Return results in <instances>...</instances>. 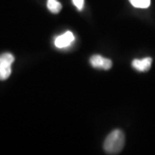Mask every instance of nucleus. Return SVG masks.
I'll use <instances>...</instances> for the list:
<instances>
[{"label": "nucleus", "instance_id": "7", "mask_svg": "<svg viewBox=\"0 0 155 155\" xmlns=\"http://www.w3.org/2000/svg\"><path fill=\"white\" fill-rule=\"evenodd\" d=\"M129 2L134 7L140 9L148 8L151 4V0H129Z\"/></svg>", "mask_w": 155, "mask_h": 155}, {"label": "nucleus", "instance_id": "8", "mask_svg": "<svg viewBox=\"0 0 155 155\" xmlns=\"http://www.w3.org/2000/svg\"><path fill=\"white\" fill-rule=\"evenodd\" d=\"M73 5L77 8L78 11H82L84 5V0H72Z\"/></svg>", "mask_w": 155, "mask_h": 155}, {"label": "nucleus", "instance_id": "4", "mask_svg": "<svg viewBox=\"0 0 155 155\" xmlns=\"http://www.w3.org/2000/svg\"><path fill=\"white\" fill-rule=\"evenodd\" d=\"M90 63L94 68H100L103 70H109L112 67V61L99 54H95L90 59Z\"/></svg>", "mask_w": 155, "mask_h": 155}, {"label": "nucleus", "instance_id": "2", "mask_svg": "<svg viewBox=\"0 0 155 155\" xmlns=\"http://www.w3.org/2000/svg\"><path fill=\"white\" fill-rule=\"evenodd\" d=\"M15 61V57L10 53L0 54V80L4 81L11 76V66Z\"/></svg>", "mask_w": 155, "mask_h": 155}, {"label": "nucleus", "instance_id": "6", "mask_svg": "<svg viewBox=\"0 0 155 155\" xmlns=\"http://www.w3.org/2000/svg\"><path fill=\"white\" fill-rule=\"evenodd\" d=\"M47 7L52 13L57 14L61 11V4L58 2V0H48L47 2Z\"/></svg>", "mask_w": 155, "mask_h": 155}, {"label": "nucleus", "instance_id": "5", "mask_svg": "<svg viewBox=\"0 0 155 155\" xmlns=\"http://www.w3.org/2000/svg\"><path fill=\"white\" fill-rule=\"evenodd\" d=\"M152 62H153V60L150 57H146L141 60L135 59L132 61V66L135 70H137L139 72H147L151 68Z\"/></svg>", "mask_w": 155, "mask_h": 155}, {"label": "nucleus", "instance_id": "3", "mask_svg": "<svg viewBox=\"0 0 155 155\" xmlns=\"http://www.w3.org/2000/svg\"><path fill=\"white\" fill-rule=\"evenodd\" d=\"M75 36L71 31H67L66 33L62 34L57 36L54 40V45L58 48H66L70 47L74 42Z\"/></svg>", "mask_w": 155, "mask_h": 155}, {"label": "nucleus", "instance_id": "1", "mask_svg": "<svg viewBox=\"0 0 155 155\" xmlns=\"http://www.w3.org/2000/svg\"><path fill=\"white\" fill-rule=\"evenodd\" d=\"M124 143L125 136L123 132L120 129H115L105 139L104 149L108 154H118L123 148Z\"/></svg>", "mask_w": 155, "mask_h": 155}]
</instances>
